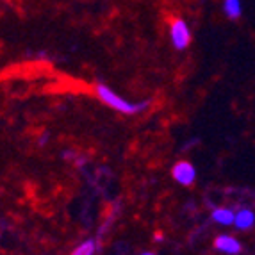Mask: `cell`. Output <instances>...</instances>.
I'll return each instance as SVG.
<instances>
[{
    "label": "cell",
    "mask_w": 255,
    "mask_h": 255,
    "mask_svg": "<svg viewBox=\"0 0 255 255\" xmlns=\"http://www.w3.org/2000/svg\"><path fill=\"white\" fill-rule=\"evenodd\" d=\"M95 95H97V98L104 106L111 107L113 111L122 113V115H139V113L148 109L150 106V100H145V102H130L127 98L120 97L116 91H113L106 84L95 86Z\"/></svg>",
    "instance_id": "1"
},
{
    "label": "cell",
    "mask_w": 255,
    "mask_h": 255,
    "mask_svg": "<svg viewBox=\"0 0 255 255\" xmlns=\"http://www.w3.org/2000/svg\"><path fill=\"white\" fill-rule=\"evenodd\" d=\"M191 29L187 25V21H184L182 18H171L170 20V39L177 50H184L189 47L191 43Z\"/></svg>",
    "instance_id": "2"
},
{
    "label": "cell",
    "mask_w": 255,
    "mask_h": 255,
    "mask_svg": "<svg viewBox=\"0 0 255 255\" xmlns=\"http://www.w3.org/2000/svg\"><path fill=\"white\" fill-rule=\"evenodd\" d=\"M171 177H173L175 182H179L180 186L189 187V186H193L196 180V170L189 161H179L171 168Z\"/></svg>",
    "instance_id": "3"
},
{
    "label": "cell",
    "mask_w": 255,
    "mask_h": 255,
    "mask_svg": "<svg viewBox=\"0 0 255 255\" xmlns=\"http://www.w3.org/2000/svg\"><path fill=\"white\" fill-rule=\"evenodd\" d=\"M214 248L225 255H239L243 250L241 243H239L234 236H229V234L218 236V238L214 239Z\"/></svg>",
    "instance_id": "4"
},
{
    "label": "cell",
    "mask_w": 255,
    "mask_h": 255,
    "mask_svg": "<svg viewBox=\"0 0 255 255\" xmlns=\"http://www.w3.org/2000/svg\"><path fill=\"white\" fill-rule=\"evenodd\" d=\"M234 225L238 227L239 230H250L252 227L255 225V213L250 211V209H241L236 213V220Z\"/></svg>",
    "instance_id": "5"
},
{
    "label": "cell",
    "mask_w": 255,
    "mask_h": 255,
    "mask_svg": "<svg viewBox=\"0 0 255 255\" xmlns=\"http://www.w3.org/2000/svg\"><path fill=\"white\" fill-rule=\"evenodd\" d=\"M213 220L216 223L223 227H229V225H234V220H236V213L232 209H227V207H220V209H214L213 211Z\"/></svg>",
    "instance_id": "6"
},
{
    "label": "cell",
    "mask_w": 255,
    "mask_h": 255,
    "mask_svg": "<svg viewBox=\"0 0 255 255\" xmlns=\"http://www.w3.org/2000/svg\"><path fill=\"white\" fill-rule=\"evenodd\" d=\"M223 11L229 18L238 20L241 16V2L239 0H223Z\"/></svg>",
    "instance_id": "7"
},
{
    "label": "cell",
    "mask_w": 255,
    "mask_h": 255,
    "mask_svg": "<svg viewBox=\"0 0 255 255\" xmlns=\"http://www.w3.org/2000/svg\"><path fill=\"white\" fill-rule=\"evenodd\" d=\"M95 252H97L95 241L93 239H86V241H82L81 245H79V247L73 248L70 255H95Z\"/></svg>",
    "instance_id": "8"
},
{
    "label": "cell",
    "mask_w": 255,
    "mask_h": 255,
    "mask_svg": "<svg viewBox=\"0 0 255 255\" xmlns=\"http://www.w3.org/2000/svg\"><path fill=\"white\" fill-rule=\"evenodd\" d=\"M141 255H155V254H152V252H145V254H141Z\"/></svg>",
    "instance_id": "9"
}]
</instances>
